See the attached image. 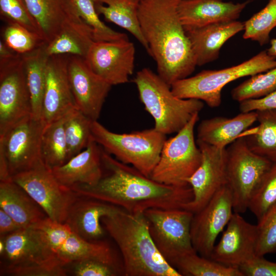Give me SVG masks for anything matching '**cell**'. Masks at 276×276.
<instances>
[{"mask_svg":"<svg viewBox=\"0 0 276 276\" xmlns=\"http://www.w3.org/2000/svg\"><path fill=\"white\" fill-rule=\"evenodd\" d=\"M135 53L129 39L95 41L85 59L91 70L112 86L128 82L134 71Z\"/></svg>","mask_w":276,"mask_h":276,"instance_id":"obj_16","label":"cell"},{"mask_svg":"<svg viewBox=\"0 0 276 276\" xmlns=\"http://www.w3.org/2000/svg\"><path fill=\"white\" fill-rule=\"evenodd\" d=\"M106 171L94 186L76 185L71 188L79 196L103 201L131 213L148 209H180L193 198L190 185L174 186L153 180L132 166L113 158L102 148Z\"/></svg>","mask_w":276,"mask_h":276,"instance_id":"obj_1","label":"cell"},{"mask_svg":"<svg viewBox=\"0 0 276 276\" xmlns=\"http://www.w3.org/2000/svg\"><path fill=\"white\" fill-rule=\"evenodd\" d=\"M95 42L91 29L77 14L68 18L59 33L45 45L50 56L68 55L85 58Z\"/></svg>","mask_w":276,"mask_h":276,"instance_id":"obj_26","label":"cell"},{"mask_svg":"<svg viewBox=\"0 0 276 276\" xmlns=\"http://www.w3.org/2000/svg\"><path fill=\"white\" fill-rule=\"evenodd\" d=\"M245 39H250L263 45L270 41V34L276 27V0H269L258 12L243 22Z\"/></svg>","mask_w":276,"mask_h":276,"instance_id":"obj_35","label":"cell"},{"mask_svg":"<svg viewBox=\"0 0 276 276\" xmlns=\"http://www.w3.org/2000/svg\"><path fill=\"white\" fill-rule=\"evenodd\" d=\"M68 76L76 107L97 121L111 85L96 75L85 59L68 55Z\"/></svg>","mask_w":276,"mask_h":276,"instance_id":"obj_17","label":"cell"},{"mask_svg":"<svg viewBox=\"0 0 276 276\" xmlns=\"http://www.w3.org/2000/svg\"><path fill=\"white\" fill-rule=\"evenodd\" d=\"M2 37L10 49L20 55L30 53L47 43L39 35L16 24H7L3 29Z\"/></svg>","mask_w":276,"mask_h":276,"instance_id":"obj_39","label":"cell"},{"mask_svg":"<svg viewBox=\"0 0 276 276\" xmlns=\"http://www.w3.org/2000/svg\"><path fill=\"white\" fill-rule=\"evenodd\" d=\"M1 238L5 243L4 252L1 255L5 261L3 274L15 276L28 268L62 262L53 250L45 233L37 227H21Z\"/></svg>","mask_w":276,"mask_h":276,"instance_id":"obj_12","label":"cell"},{"mask_svg":"<svg viewBox=\"0 0 276 276\" xmlns=\"http://www.w3.org/2000/svg\"><path fill=\"white\" fill-rule=\"evenodd\" d=\"M77 15L92 30L95 41H113L128 39L126 34L117 32L99 18L94 0H71Z\"/></svg>","mask_w":276,"mask_h":276,"instance_id":"obj_36","label":"cell"},{"mask_svg":"<svg viewBox=\"0 0 276 276\" xmlns=\"http://www.w3.org/2000/svg\"><path fill=\"white\" fill-rule=\"evenodd\" d=\"M258 238L256 256L276 252V203L258 221Z\"/></svg>","mask_w":276,"mask_h":276,"instance_id":"obj_41","label":"cell"},{"mask_svg":"<svg viewBox=\"0 0 276 276\" xmlns=\"http://www.w3.org/2000/svg\"><path fill=\"white\" fill-rule=\"evenodd\" d=\"M244 276H276V262L255 256L239 267Z\"/></svg>","mask_w":276,"mask_h":276,"instance_id":"obj_43","label":"cell"},{"mask_svg":"<svg viewBox=\"0 0 276 276\" xmlns=\"http://www.w3.org/2000/svg\"><path fill=\"white\" fill-rule=\"evenodd\" d=\"M276 90V67L256 74L234 87L231 91L233 100H243L263 97Z\"/></svg>","mask_w":276,"mask_h":276,"instance_id":"obj_37","label":"cell"},{"mask_svg":"<svg viewBox=\"0 0 276 276\" xmlns=\"http://www.w3.org/2000/svg\"><path fill=\"white\" fill-rule=\"evenodd\" d=\"M101 221L121 251L126 276H181L156 248L144 213L121 209Z\"/></svg>","mask_w":276,"mask_h":276,"instance_id":"obj_3","label":"cell"},{"mask_svg":"<svg viewBox=\"0 0 276 276\" xmlns=\"http://www.w3.org/2000/svg\"><path fill=\"white\" fill-rule=\"evenodd\" d=\"M258 238L257 225L234 212L211 259L228 266L239 267L255 256Z\"/></svg>","mask_w":276,"mask_h":276,"instance_id":"obj_18","label":"cell"},{"mask_svg":"<svg viewBox=\"0 0 276 276\" xmlns=\"http://www.w3.org/2000/svg\"><path fill=\"white\" fill-rule=\"evenodd\" d=\"M275 67L276 58L263 51L237 65L218 70H203L194 76L178 80L171 88L178 98L198 99L211 108H216L221 105L222 90L226 85Z\"/></svg>","mask_w":276,"mask_h":276,"instance_id":"obj_5","label":"cell"},{"mask_svg":"<svg viewBox=\"0 0 276 276\" xmlns=\"http://www.w3.org/2000/svg\"><path fill=\"white\" fill-rule=\"evenodd\" d=\"M54 250L66 265L77 261L90 260L117 267L116 258L107 242L86 240L73 231Z\"/></svg>","mask_w":276,"mask_h":276,"instance_id":"obj_28","label":"cell"},{"mask_svg":"<svg viewBox=\"0 0 276 276\" xmlns=\"http://www.w3.org/2000/svg\"><path fill=\"white\" fill-rule=\"evenodd\" d=\"M121 209L103 201L80 196L70 208L65 223L80 237L88 241L99 240L105 231L101 218Z\"/></svg>","mask_w":276,"mask_h":276,"instance_id":"obj_23","label":"cell"},{"mask_svg":"<svg viewBox=\"0 0 276 276\" xmlns=\"http://www.w3.org/2000/svg\"><path fill=\"white\" fill-rule=\"evenodd\" d=\"M181 0H140L138 17L142 34L156 62L157 74L169 86L189 77L197 66L180 19Z\"/></svg>","mask_w":276,"mask_h":276,"instance_id":"obj_2","label":"cell"},{"mask_svg":"<svg viewBox=\"0 0 276 276\" xmlns=\"http://www.w3.org/2000/svg\"><path fill=\"white\" fill-rule=\"evenodd\" d=\"M144 213L156 248L173 267L181 257L196 252L190 234L193 213L182 209L151 208Z\"/></svg>","mask_w":276,"mask_h":276,"instance_id":"obj_10","label":"cell"},{"mask_svg":"<svg viewBox=\"0 0 276 276\" xmlns=\"http://www.w3.org/2000/svg\"><path fill=\"white\" fill-rule=\"evenodd\" d=\"M68 55L49 57L41 120L44 125L58 120L76 107L68 76Z\"/></svg>","mask_w":276,"mask_h":276,"instance_id":"obj_19","label":"cell"},{"mask_svg":"<svg viewBox=\"0 0 276 276\" xmlns=\"http://www.w3.org/2000/svg\"><path fill=\"white\" fill-rule=\"evenodd\" d=\"M184 29L190 42L197 66H201L217 60L223 45L243 31L244 24L237 20L199 27H184Z\"/></svg>","mask_w":276,"mask_h":276,"instance_id":"obj_20","label":"cell"},{"mask_svg":"<svg viewBox=\"0 0 276 276\" xmlns=\"http://www.w3.org/2000/svg\"><path fill=\"white\" fill-rule=\"evenodd\" d=\"M91 136L108 153L150 177L160 155L166 135L155 128L118 133L98 121L91 124Z\"/></svg>","mask_w":276,"mask_h":276,"instance_id":"obj_6","label":"cell"},{"mask_svg":"<svg viewBox=\"0 0 276 276\" xmlns=\"http://www.w3.org/2000/svg\"><path fill=\"white\" fill-rule=\"evenodd\" d=\"M257 112H241L232 117H215L202 120L197 127V140L225 148L243 135L257 122Z\"/></svg>","mask_w":276,"mask_h":276,"instance_id":"obj_24","label":"cell"},{"mask_svg":"<svg viewBox=\"0 0 276 276\" xmlns=\"http://www.w3.org/2000/svg\"><path fill=\"white\" fill-rule=\"evenodd\" d=\"M233 212L232 193L226 185L202 209L194 214L190 234L193 246L197 254L211 258L216 240L227 225Z\"/></svg>","mask_w":276,"mask_h":276,"instance_id":"obj_15","label":"cell"},{"mask_svg":"<svg viewBox=\"0 0 276 276\" xmlns=\"http://www.w3.org/2000/svg\"><path fill=\"white\" fill-rule=\"evenodd\" d=\"M67 265L76 276H115L119 271L118 267L95 260L77 261Z\"/></svg>","mask_w":276,"mask_h":276,"instance_id":"obj_42","label":"cell"},{"mask_svg":"<svg viewBox=\"0 0 276 276\" xmlns=\"http://www.w3.org/2000/svg\"><path fill=\"white\" fill-rule=\"evenodd\" d=\"M201 152L200 165L188 179L193 199L182 209L195 214L202 209L224 186L227 185L226 148H221L196 140Z\"/></svg>","mask_w":276,"mask_h":276,"instance_id":"obj_14","label":"cell"},{"mask_svg":"<svg viewBox=\"0 0 276 276\" xmlns=\"http://www.w3.org/2000/svg\"><path fill=\"white\" fill-rule=\"evenodd\" d=\"M259 125L243 134L250 149L254 152L276 162V109L257 111Z\"/></svg>","mask_w":276,"mask_h":276,"instance_id":"obj_31","label":"cell"},{"mask_svg":"<svg viewBox=\"0 0 276 276\" xmlns=\"http://www.w3.org/2000/svg\"><path fill=\"white\" fill-rule=\"evenodd\" d=\"M227 185L232 196L233 211L244 213L250 199L272 163L257 154L241 136L226 148Z\"/></svg>","mask_w":276,"mask_h":276,"instance_id":"obj_9","label":"cell"},{"mask_svg":"<svg viewBox=\"0 0 276 276\" xmlns=\"http://www.w3.org/2000/svg\"><path fill=\"white\" fill-rule=\"evenodd\" d=\"M47 43L60 31L65 22L77 13L71 0H25Z\"/></svg>","mask_w":276,"mask_h":276,"instance_id":"obj_27","label":"cell"},{"mask_svg":"<svg viewBox=\"0 0 276 276\" xmlns=\"http://www.w3.org/2000/svg\"><path fill=\"white\" fill-rule=\"evenodd\" d=\"M270 47L267 52L269 55L276 58V38L270 40Z\"/></svg>","mask_w":276,"mask_h":276,"instance_id":"obj_46","label":"cell"},{"mask_svg":"<svg viewBox=\"0 0 276 276\" xmlns=\"http://www.w3.org/2000/svg\"><path fill=\"white\" fill-rule=\"evenodd\" d=\"M40 153L43 163L51 170L68 160L64 117L44 125L41 138Z\"/></svg>","mask_w":276,"mask_h":276,"instance_id":"obj_32","label":"cell"},{"mask_svg":"<svg viewBox=\"0 0 276 276\" xmlns=\"http://www.w3.org/2000/svg\"><path fill=\"white\" fill-rule=\"evenodd\" d=\"M43 210L48 217L64 223L68 211L80 196L71 188L62 185L43 162L12 177Z\"/></svg>","mask_w":276,"mask_h":276,"instance_id":"obj_11","label":"cell"},{"mask_svg":"<svg viewBox=\"0 0 276 276\" xmlns=\"http://www.w3.org/2000/svg\"><path fill=\"white\" fill-rule=\"evenodd\" d=\"M46 44L22 55L31 98V116L36 120H41L46 68L49 57L45 51Z\"/></svg>","mask_w":276,"mask_h":276,"instance_id":"obj_30","label":"cell"},{"mask_svg":"<svg viewBox=\"0 0 276 276\" xmlns=\"http://www.w3.org/2000/svg\"><path fill=\"white\" fill-rule=\"evenodd\" d=\"M102 153V147L91 136L83 151L51 171L59 182L66 187L76 185L94 186L103 174Z\"/></svg>","mask_w":276,"mask_h":276,"instance_id":"obj_21","label":"cell"},{"mask_svg":"<svg viewBox=\"0 0 276 276\" xmlns=\"http://www.w3.org/2000/svg\"><path fill=\"white\" fill-rule=\"evenodd\" d=\"M239 103L241 112L276 109V90L263 97L246 99Z\"/></svg>","mask_w":276,"mask_h":276,"instance_id":"obj_44","label":"cell"},{"mask_svg":"<svg viewBox=\"0 0 276 276\" xmlns=\"http://www.w3.org/2000/svg\"><path fill=\"white\" fill-rule=\"evenodd\" d=\"M44 124L30 115L0 136V181L12 178L42 162L40 144Z\"/></svg>","mask_w":276,"mask_h":276,"instance_id":"obj_7","label":"cell"},{"mask_svg":"<svg viewBox=\"0 0 276 276\" xmlns=\"http://www.w3.org/2000/svg\"><path fill=\"white\" fill-rule=\"evenodd\" d=\"M93 121L76 107L64 116V129L68 160L83 151L91 138Z\"/></svg>","mask_w":276,"mask_h":276,"instance_id":"obj_34","label":"cell"},{"mask_svg":"<svg viewBox=\"0 0 276 276\" xmlns=\"http://www.w3.org/2000/svg\"><path fill=\"white\" fill-rule=\"evenodd\" d=\"M94 1L99 15L130 32L149 53V47L142 34L138 17L140 0Z\"/></svg>","mask_w":276,"mask_h":276,"instance_id":"obj_29","label":"cell"},{"mask_svg":"<svg viewBox=\"0 0 276 276\" xmlns=\"http://www.w3.org/2000/svg\"><path fill=\"white\" fill-rule=\"evenodd\" d=\"M173 267L181 276H244L239 267L224 265L196 252L181 257Z\"/></svg>","mask_w":276,"mask_h":276,"instance_id":"obj_33","label":"cell"},{"mask_svg":"<svg viewBox=\"0 0 276 276\" xmlns=\"http://www.w3.org/2000/svg\"><path fill=\"white\" fill-rule=\"evenodd\" d=\"M276 203V162H273L254 192L248 209L258 221Z\"/></svg>","mask_w":276,"mask_h":276,"instance_id":"obj_38","label":"cell"},{"mask_svg":"<svg viewBox=\"0 0 276 276\" xmlns=\"http://www.w3.org/2000/svg\"><path fill=\"white\" fill-rule=\"evenodd\" d=\"M0 208L21 227L33 226L48 217L40 206L12 178L0 181Z\"/></svg>","mask_w":276,"mask_h":276,"instance_id":"obj_25","label":"cell"},{"mask_svg":"<svg viewBox=\"0 0 276 276\" xmlns=\"http://www.w3.org/2000/svg\"><path fill=\"white\" fill-rule=\"evenodd\" d=\"M21 227L14 219L0 208V235L1 237L14 232Z\"/></svg>","mask_w":276,"mask_h":276,"instance_id":"obj_45","label":"cell"},{"mask_svg":"<svg viewBox=\"0 0 276 276\" xmlns=\"http://www.w3.org/2000/svg\"><path fill=\"white\" fill-rule=\"evenodd\" d=\"M133 81L141 102L154 121L153 128L165 135L179 132L204 107L201 100L176 97L171 86L149 68L137 72Z\"/></svg>","mask_w":276,"mask_h":276,"instance_id":"obj_4","label":"cell"},{"mask_svg":"<svg viewBox=\"0 0 276 276\" xmlns=\"http://www.w3.org/2000/svg\"><path fill=\"white\" fill-rule=\"evenodd\" d=\"M0 17L7 24L19 25L43 39L25 0H0Z\"/></svg>","mask_w":276,"mask_h":276,"instance_id":"obj_40","label":"cell"},{"mask_svg":"<svg viewBox=\"0 0 276 276\" xmlns=\"http://www.w3.org/2000/svg\"><path fill=\"white\" fill-rule=\"evenodd\" d=\"M30 115L31 98L22 55L0 60V136Z\"/></svg>","mask_w":276,"mask_h":276,"instance_id":"obj_13","label":"cell"},{"mask_svg":"<svg viewBox=\"0 0 276 276\" xmlns=\"http://www.w3.org/2000/svg\"><path fill=\"white\" fill-rule=\"evenodd\" d=\"M249 2L234 3L222 0H181L178 12L184 27H199L237 20Z\"/></svg>","mask_w":276,"mask_h":276,"instance_id":"obj_22","label":"cell"},{"mask_svg":"<svg viewBox=\"0 0 276 276\" xmlns=\"http://www.w3.org/2000/svg\"><path fill=\"white\" fill-rule=\"evenodd\" d=\"M199 118V113L195 114L175 136L166 140L151 178L169 186L188 185V179L201 161V152L194 136Z\"/></svg>","mask_w":276,"mask_h":276,"instance_id":"obj_8","label":"cell"}]
</instances>
